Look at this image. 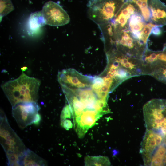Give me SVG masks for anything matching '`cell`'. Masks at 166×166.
<instances>
[{"label":"cell","mask_w":166,"mask_h":166,"mask_svg":"<svg viewBox=\"0 0 166 166\" xmlns=\"http://www.w3.org/2000/svg\"><path fill=\"white\" fill-rule=\"evenodd\" d=\"M45 161L42 159L28 150H26L22 159L21 165L28 166H44Z\"/></svg>","instance_id":"13"},{"label":"cell","mask_w":166,"mask_h":166,"mask_svg":"<svg viewBox=\"0 0 166 166\" xmlns=\"http://www.w3.org/2000/svg\"><path fill=\"white\" fill-rule=\"evenodd\" d=\"M139 11L135 12L131 17L128 28L134 38L140 42V33L146 24Z\"/></svg>","instance_id":"11"},{"label":"cell","mask_w":166,"mask_h":166,"mask_svg":"<svg viewBox=\"0 0 166 166\" xmlns=\"http://www.w3.org/2000/svg\"><path fill=\"white\" fill-rule=\"evenodd\" d=\"M137 5L132 0H128L116 16L107 23L113 29L117 30L128 28L131 17L135 12L140 11Z\"/></svg>","instance_id":"9"},{"label":"cell","mask_w":166,"mask_h":166,"mask_svg":"<svg viewBox=\"0 0 166 166\" xmlns=\"http://www.w3.org/2000/svg\"><path fill=\"white\" fill-rule=\"evenodd\" d=\"M28 24L32 30H36L46 24L42 11L31 13L29 18Z\"/></svg>","instance_id":"15"},{"label":"cell","mask_w":166,"mask_h":166,"mask_svg":"<svg viewBox=\"0 0 166 166\" xmlns=\"http://www.w3.org/2000/svg\"><path fill=\"white\" fill-rule=\"evenodd\" d=\"M0 18L7 15L14 9L11 0H0Z\"/></svg>","instance_id":"19"},{"label":"cell","mask_w":166,"mask_h":166,"mask_svg":"<svg viewBox=\"0 0 166 166\" xmlns=\"http://www.w3.org/2000/svg\"><path fill=\"white\" fill-rule=\"evenodd\" d=\"M41 81L22 73L17 78L3 84L2 88L12 107L21 102H37Z\"/></svg>","instance_id":"2"},{"label":"cell","mask_w":166,"mask_h":166,"mask_svg":"<svg viewBox=\"0 0 166 166\" xmlns=\"http://www.w3.org/2000/svg\"><path fill=\"white\" fill-rule=\"evenodd\" d=\"M165 138L162 134L155 130L146 129L140 150L144 165L149 166L152 154L164 142Z\"/></svg>","instance_id":"8"},{"label":"cell","mask_w":166,"mask_h":166,"mask_svg":"<svg viewBox=\"0 0 166 166\" xmlns=\"http://www.w3.org/2000/svg\"><path fill=\"white\" fill-rule=\"evenodd\" d=\"M156 26L152 22L145 24L140 33L141 42L145 45H147L148 39L151 33L152 29Z\"/></svg>","instance_id":"18"},{"label":"cell","mask_w":166,"mask_h":166,"mask_svg":"<svg viewBox=\"0 0 166 166\" xmlns=\"http://www.w3.org/2000/svg\"><path fill=\"white\" fill-rule=\"evenodd\" d=\"M128 0H90L88 3L89 18L98 26L112 19Z\"/></svg>","instance_id":"5"},{"label":"cell","mask_w":166,"mask_h":166,"mask_svg":"<svg viewBox=\"0 0 166 166\" xmlns=\"http://www.w3.org/2000/svg\"><path fill=\"white\" fill-rule=\"evenodd\" d=\"M27 69V67L26 66L23 67L21 68V70L23 71H26Z\"/></svg>","instance_id":"24"},{"label":"cell","mask_w":166,"mask_h":166,"mask_svg":"<svg viewBox=\"0 0 166 166\" xmlns=\"http://www.w3.org/2000/svg\"><path fill=\"white\" fill-rule=\"evenodd\" d=\"M162 27L160 26H156L152 29L151 33L156 36L160 35L162 33Z\"/></svg>","instance_id":"22"},{"label":"cell","mask_w":166,"mask_h":166,"mask_svg":"<svg viewBox=\"0 0 166 166\" xmlns=\"http://www.w3.org/2000/svg\"><path fill=\"white\" fill-rule=\"evenodd\" d=\"M164 165H166V155H165L164 159Z\"/></svg>","instance_id":"25"},{"label":"cell","mask_w":166,"mask_h":166,"mask_svg":"<svg viewBox=\"0 0 166 166\" xmlns=\"http://www.w3.org/2000/svg\"><path fill=\"white\" fill-rule=\"evenodd\" d=\"M151 76L166 84V62L157 60L150 65Z\"/></svg>","instance_id":"12"},{"label":"cell","mask_w":166,"mask_h":166,"mask_svg":"<svg viewBox=\"0 0 166 166\" xmlns=\"http://www.w3.org/2000/svg\"><path fill=\"white\" fill-rule=\"evenodd\" d=\"M152 23L158 26L166 25V5L160 0H148Z\"/></svg>","instance_id":"10"},{"label":"cell","mask_w":166,"mask_h":166,"mask_svg":"<svg viewBox=\"0 0 166 166\" xmlns=\"http://www.w3.org/2000/svg\"><path fill=\"white\" fill-rule=\"evenodd\" d=\"M46 24L53 26L65 25L70 22L69 17L58 4L53 1L46 2L42 11Z\"/></svg>","instance_id":"7"},{"label":"cell","mask_w":166,"mask_h":166,"mask_svg":"<svg viewBox=\"0 0 166 166\" xmlns=\"http://www.w3.org/2000/svg\"><path fill=\"white\" fill-rule=\"evenodd\" d=\"M61 125L62 127L67 130L72 128L73 126L72 121L67 119L61 121Z\"/></svg>","instance_id":"21"},{"label":"cell","mask_w":166,"mask_h":166,"mask_svg":"<svg viewBox=\"0 0 166 166\" xmlns=\"http://www.w3.org/2000/svg\"><path fill=\"white\" fill-rule=\"evenodd\" d=\"M164 143L166 147V138H165L164 140Z\"/></svg>","instance_id":"26"},{"label":"cell","mask_w":166,"mask_h":166,"mask_svg":"<svg viewBox=\"0 0 166 166\" xmlns=\"http://www.w3.org/2000/svg\"><path fill=\"white\" fill-rule=\"evenodd\" d=\"M0 136L1 143L6 153L8 164L20 165L26 149L22 141L8 123L0 125Z\"/></svg>","instance_id":"4"},{"label":"cell","mask_w":166,"mask_h":166,"mask_svg":"<svg viewBox=\"0 0 166 166\" xmlns=\"http://www.w3.org/2000/svg\"><path fill=\"white\" fill-rule=\"evenodd\" d=\"M163 49H166V44L164 46Z\"/></svg>","instance_id":"27"},{"label":"cell","mask_w":166,"mask_h":166,"mask_svg":"<svg viewBox=\"0 0 166 166\" xmlns=\"http://www.w3.org/2000/svg\"><path fill=\"white\" fill-rule=\"evenodd\" d=\"M72 117V114L69 105L66 104L63 108L60 115L61 121L67 119H70Z\"/></svg>","instance_id":"20"},{"label":"cell","mask_w":166,"mask_h":166,"mask_svg":"<svg viewBox=\"0 0 166 166\" xmlns=\"http://www.w3.org/2000/svg\"><path fill=\"white\" fill-rule=\"evenodd\" d=\"M92 83L81 87L61 88L71 93L68 102L75 121L74 126L94 124L102 116L110 113L108 101L98 97L92 88Z\"/></svg>","instance_id":"1"},{"label":"cell","mask_w":166,"mask_h":166,"mask_svg":"<svg viewBox=\"0 0 166 166\" xmlns=\"http://www.w3.org/2000/svg\"><path fill=\"white\" fill-rule=\"evenodd\" d=\"M138 7L141 15L145 21L148 22L150 20L151 13L148 6V0H132Z\"/></svg>","instance_id":"17"},{"label":"cell","mask_w":166,"mask_h":166,"mask_svg":"<svg viewBox=\"0 0 166 166\" xmlns=\"http://www.w3.org/2000/svg\"><path fill=\"white\" fill-rule=\"evenodd\" d=\"M40 109L37 102H21L12 107V113L19 126L23 128L32 124Z\"/></svg>","instance_id":"6"},{"label":"cell","mask_w":166,"mask_h":166,"mask_svg":"<svg viewBox=\"0 0 166 166\" xmlns=\"http://www.w3.org/2000/svg\"><path fill=\"white\" fill-rule=\"evenodd\" d=\"M166 155V147L164 141L152 154L149 166H164V159Z\"/></svg>","instance_id":"14"},{"label":"cell","mask_w":166,"mask_h":166,"mask_svg":"<svg viewBox=\"0 0 166 166\" xmlns=\"http://www.w3.org/2000/svg\"><path fill=\"white\" fill-rule=\"evenodd\" d=\"M85 166H110V162L106 156H87L85 158Z\"/></svg>","instance_id":"16"},{"label":"cell","mask_w":166,"mask_h":166,"mask_svg":"<svg viewBox=\"0 0 166 166\" xmlns=\"http://www.w3.org/2000/svg\"><path fill=\"white\" fill-rule=\"evenodd\" d=\"M146 129H153L166 138V99H153L148 101L143 109Z\"/></svg>","instance_id":"3"},{"label":"cell","mask_w":166,"mask_h":166,"mask_svg":"<svg viewBox=\"0 0 166 166\" xmlns=\"http://www.w3.org/2000/svg\"><path fill=\"white\" fill-rule=\"evenodd\" d=\"M41 119L42 117L41 115L38 113L35 115L32 124L36 126L39 125L40 123Z\"/></svg>","instance_id":"23"}]
</instances>
